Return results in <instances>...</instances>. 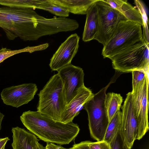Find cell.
<instances>
[{
    "label": "cell",
    "mask_w": 149,
    "mask_h": 149,
    "mask_svg": "<svg viewBox=\"0 0 149 149\" xmlns=\"http://www.w3.org/2000/svg\"><path fill=\"white\" fill-rule=\"evenodd\" d=\"M20 119L31 133L47 143L68 144L80 131L77 124L72 122L64 123L56 121L37 111L24 112Z\"/></svg>",
    "instance_id": "cell-1"
},
{
    "label": "cell",
    "mask_w": 149,
    "mask_h": 149,
    "mask_svg": "<svg viewBox=\"0 0 149 149\" xmlns=\"http://www.w3.org/2000/svg\"><path fill=\"white\" fill-rule=\"evenodd\" d=\"M35 12L33 8L0 7V27L8 40L19 37L25 41H30V26Z\"/></svg>",
    "instance_id": "cell-2"
},
{
    "label": "cell",
    "mask_w": 149,
    "mask_h": 149,
    "mask_svg": "<svg viewBox=\"0 0 149 149\" xmlns=\"http://www.w3.org/2000/svg\"><path fill=\"white\" fill-rule=\"evenodd\" d=\"M38 95L37 111L61 122L67 105L63 85L58 73L50 78Z\"/></svg>",
    "instance_id": "cell-3"
},
{
    "label": "cell",
    "mask_w": 149,
    "mask_h": 149,
    "mask_svg": "<svg viewBox=\"0 0 149 149\" xmlns=\"http://www.w3.org/2000/svg\"><path fill=\"white\" fill-rule=\"evenodd\" d=\"M149 44L143 38L111 57L113 68L122 72L142 70L149 73Z\"/></svg>",
    "instance_id": "cell-4"
},
{
    "label": "cell",
    "mask_w": 149,
    "mask_h": 149,
    "mask_svg": "<svg viewBox=\"0 0 149 149\" xmlns=\"http://www.w3.org/2000/svg\"><path fill=\"white\" fill-rule=\"evenodd\" d=\"M143 39L142 26L128 20L119 24L113 35L104 46L102 55L110 58Z\"/></svg>",
    "instance_id": "cell-5"
},
{
    "label": "cell",
    "mask_w": 149,
    "mask_h": 149,
    "mask_svg": "<svg viewBox=\"0 0 149 149\" xmlns=\"http://www.w3.org/2000/svg\"><path fill=\"white\" fill-rule=\"evenodd\" d=\"M111 83L94 94L84 105L88 115L91 136L97 141L104 140L109 121L106 111L104 102L106 92Z\"/></svg>",
    "instance_id": "cell-6"
},
{
    "label": "cell",
    "mask_w": 149,
    "mask_h": 149,
    "mask_svg": "<svg viewBox=\"0 0 149 149\" xmlns=\"http://www.w3.org/2000/svg\"><path fill=\"white\" fill-rule=\"evenodd\" d=\"M98 16V29L94 39L105 45L111 38L119 24L127 20L119 11L113 8L104 0L95 2Z\"/></svg>",
    "instance_id": "cell-7"
},
{
    "label": "cell",
    "mask_w": 149,
    "mask_h": 149,
    "mask_svg": "<svg viewBox=\"0 0 149 149\" xmlns=\"http://www.w3.org/2000/svg\"><path fill=\"white\" fill-rule=\"evenodd\" d=\"M149 73L132 90L134 112L138 125L137 140L141 139L149 129Z\"/></svg>",
    "instance_id": "cell-8"
},
{
    "label": "cell",
    "mask_w": 149,
    "mask_h": 149,
    "mask_svg": "<svg viewBox=\"0 0 149 149\" xmlns=\"http://www.w3.org/2000/svg\"><path fill=\"white\" fill-rule=\"evenodd\" d=\"M122 116L120 132L124 143L128 149H131L137 139L138 125L134 111L131 92L126 95L121 107Z\"/></svg>",
    "instance_id": "cell-9"
},
{
    "label": "cell",
    "mask_w": 149,
    "mask_h": 149,
    "mask_svg": "<svg viewBox=\"0 0 149 149\" xmlns=\"http://www.w3.org/2000/svg\"><path fill=\"white\" fill-rule=\"evenodd\" d=\"M58 71L63 85L67 105L84 85V73L82 68L71 64Z\"/></svg>",
    "instance_id": "cell-10"
},
{
    "label": "cell",
    "mask_w": 149,
    "mask_h": 149,
    "mask_svg": "<svg viewBox=\"0 0 149 149\" xmlns=\"http://www.w3.org/2000/svg\"><path fill=\"white\" fill-rule=\"evenodd\" d=\"M38 90L35 84H24L3 89L1 93L3 103L17 108L32 100Z\"/></svg>",
    "instance_id": "cell-11"
},
{
    "label": "cell",
    "mask_w": 149,
    "mask_h": 149,
    "mask_svg": "<svg viewBox=\"0 0 149 149\" xmlns=\"http://www.w3.org/2000/svg\"><path fill=\"white\" fill-rule=\"evenodd\" d=\"M79 39V37L75 33L61 44L50 59L49 66L52 71H58L71 64L78 52Z\"/></svg>",
    "instance_id": "cell-12"
},
{
    "label": "cell",
    "mask_w": 149,
    "mask_h": 149,
    "mask_svg": "<svg viewBox=\"0 0 149 149\" xmlns=\"http://www.w3.org/2000/svg\"><path fill=\"white\" fill-rule=\"evenodd\" d=\"M91 91L84 85L78 91L77 95L67 105L62 114L61 122L67 123L71 122L77 116L84 104L93 96Z\"/></svg>",
    "instance_id": "cell-13"
},
{
    "label": "cell",
    "mask_w": 149,
    "mask_h": 149,
    "mask_svg": "<svg viewBox=\"0 0 149 149\" xmlns=\"http://www.w3.org/2000/svg\"><path fill=\"white\" fill-rule=\"evenodd\" d=\"M13 149H36V143L38 140L33 134L18 127H13Z\"/></svg>",
    "instance_id": "cell-14"
},
{
    "label": "cell",
    "mask_w": 149,
    "mask_h": 149,
    "mask_svg": "<svg viewBox=\"0 0 149 149\" xmlns=\"http://www.w3.org/2000/svg\"><path fill=\"white\" fill-rule=\"evenodd\" d=\"M95 2L90 7L86 14L82 36L83 40L85 42L94 40L98 31V16Z\"/></svg>",
    "instance_id": "cell-15"
},
{
    "label": "cell",
    "mask_w": 149,
    "mask_h": 149,
    "mask_svg": "<svg viewBox=\"0 0 149 149\" xmlns=\"http://www.w3.org/2000/svg\"><path fill=\"white\" fill-rule=\"evenodd\" d=\"M54 3L61 6L69 12L76 14H86L92 6L97 0H51Z\"/></svg>",
    "instance_id": "cell-16"
},
{
    "label": "cell",
    "mask_w": 149,
    "mask_h": 149,
    "mask_svg": "<svg viewBox=\"0 0 149 149\" xmlns=\"http://www.w3.org/2000/svg\"><path fill=\"white\" fill-rule=\"evenodd\" d=\"M123 98L120 94L113 92L106 94L104 104L109 122L121 107Z\"/></svg>",
    "instance_id": "cell-17"
},
{
    "label": "cell",
    "mask_w": 149,
    "mask_h": 149,
    "mask_svg": "<svg viewBox=\"0 0 149 149\" xmlns=\"http://www.w3.org/2000/svg\"><path fill=\"white\" fill-rule=\"evenodd\" d=\"M122 116V112L120 110L109 121L103 141L110 143L120 129Z\"/></svg>",
    "instance_id": "cell-18"
},
{
    "label": "cell",
    "mask_w": 149,
    "mask_h": 149,
    "mask_svg": "<svg viewBox=\"0 0 149 149\" xmlns=\"http://www.w3.org/2000/svg\"><path fill=\"white\" fill-rule=\"evenodd\" d=\"M36 8L47 11L61 17L66 18L69 15V13L67 9L54 3L51 0H43Z\"/></svg>",
    "instance_id": "cell-19"
},
{
    "label": "cell",
    "mask_w": 149,
    "mask_h": 149,
    "mask_svg": "<svg viewBox=\"0 0 149 149\" xmlns=\"http://www.w3.org/2000/svg\"><path fill=\"white\" fill-rule=\"evenodd\" d=\"M43 0H0V5L21 8H36Z\"/></svg>",
    "instance_id": "cell-20"
},
{
    "label": "cell",
    "mask_w": 149,
    "mask_h": 149,
    "mask_svg": "<svg viewBox=\"0 0 149 149\" xmlns=\"http://www.w3.org/2000/svg\"><path fill=\"white\" fill-rule=\"evenodd\" d=\"M122 13L127 20L138 23L143 25L142 17L137 9L126 1L122 5L121 8Z\"/></svg>",
    "instance_id": "cell-21"
},
{
    "label": "cell",
    "mask_w": 149,
    "mask_h": 149,
    "mask_svg": "<svg viewBox=\"0 0 149 149\" xmlns=\"http://www.w3.org/2000/svg\"><path fill=\"white\" fill-rule=\"evenodd\" d=\"M134 1L137 9L141 13L142 19L143 38L145 42L149 44V31L148 27V21L144 6L142 2L139 0H135Z\"/></svg>",
    "instance_id": "cell-22"
},
{
    "label": "cell",
    "mask_w": 149,
    "mask_h": 149,
    "mask_svg": "<svg viewBox=\"0 0 149 149\" xmlns=\"http://www.w3.org/2000/svg\"><path fill=\"white\" fill-rule=\"evenodd\" d=\"M36 47H27L19 50H11L6 48L0 49V63L7 58L15 54L23 52L31 53L36 50Z\"/></svg>",
    "instance_id": "cell-23"
},
{
    "label": "cell",
    "mask_w": 149,
    "mask_h": 149,
    "mask_svg": "<svg viewBox=\"0 0 149 149\" xmlns=\"http://www.w3.org/2000/svg\"><path fill=\"white\" fill-rule=\"evenodd\" d=\"M109 144L111 149H128L123 139L120 129Z\"/></svg>",
    "instance_id": "cell-24"
},
{
    "label": "cell",
    "mask_w": 149,
    "mask_h": 149,
    "mask_svg": "<svg viewBox=\"0 0 149 149\" xmlns=\"http://www.w3.org/2000/svg\"><path fill=\"white\" fill-rule=\"evenodd\" d=\"M132 89L134 88L136 85L143 80L148 73L142 70H135L132 72Z\"/></svg>",
    "instance_id": "cell-25"
},
{
    "label": "cell",
    "mask_w": 149,
    "mask_h": 149,
    "mask_svg": "<svg viewBox=\"0 0 149 149\" xmlns=\"http://www.w3.org/2000/svg\"><path fill=\"white\" fill-rule=\"evenodd\" d=\"M90 149H111L110 144L104 141L92 142L90 141Z\"/></svg>",
    "instance_id": "cell-26"
},
{
    "label": "cell",
    "mask_w": 149,
    "mask_h": 149,
    "mask_svg": "<svg viewBox=\"0 0 149 149\" xmlns=\"http://www.w3.org/2000/svg\"><path fill=\"white\" fill-rule=\"evenodd\" d=\"M113 8L119 11L122 13L121 8L127 0H104Z\"/></svg>",
    "instance_id": "cell-27"
},
{
    "label": "cell",
    "mask_w": 149,
    "mask_h": 149,
    "mask_svg": "<svg viewBox=\"0 0 149 149\" xmlns=\"http://www.w3.org/2000/svg\"><path fill=\"white\" fill-rule=\"evenodd\" d=\"M89 142L90 141H86L74 144L69 149H90L88 146Z\"/></svg>",
    "instance_id": "cell-28"
},
{
    "label": "cell",
    "mask_w": 149,
    "mask_h": 149,
    "mask_svg": "<svg viewBox=\"0 0 149 149\" xmlns=\"http://www.w3.org/2000/svg\"><path fill=\"white\" fill-rule=\"evenodd\" d=\"M45 149H69V148H66L53 143H47Z\"/></svg>",
    "instance_id": "cell-29"
},
{
    "label": "cell",
    "mask_w": 149,
    "mask_h": 149,
    "mask_svg": "<svg viewBox=\"0 0 149 149\" xmlns=\"http://www.w3.org/2000/svg\"><path fill=\"white\" fill-rule=\"evenodd\" d=\"M9 140L8 137L0 139V149H5L6 143Z\"/></svg>",
    "instance_id": "cell-30"
},
{
    "label": "cell",
    "mask_w": 149,
    "mask_h": 149,
    "mask_svg": "<svg viewBox=\"0 0 149 149\" xmlns=\"http://www.w3.org/2000/svg\"><path fill=\"white\" fill-rule=\"evenodd\" d=\"M36 149H45V147L39 142V140L36 143Z\"/></svg>",
    "instance_id": "cell-31"
},
{
    "label": "cell",
    "mask_w": 149,
    "mask_h": 149,
    "mask_svg": "<svg viewBox=\"0 0 149 149\" xmlns=\"http://www.w3.org/2000/svg\"><path fill=\"white\" fill-rule=\"evenodd\" d=\"M4 116V115L0 112V131L1 129V123Z\"/></svg>",
    "instance_id": "cell-32"
}]
</instances>
